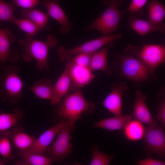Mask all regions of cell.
Returning <instances> with one entry per match:
<instances>
[{"mask_svg": "<svg viewBox=\"0 0 165 165\" xmlns=\"http://www.w3.org/2000/svg\"><path fill=\"white\" fill-rule=\"evenodd\" d=\"M23 115V112L17 108L15 109L12 113L0 111V132L7 131L16 126Z\"/></svg>", "mask_w": 165, "mask_h": 165, "instance_id": "d4e9b609", "label": "cell"}, {"mask_svg": "<svg viewBox=\"0 0 165 165\" xmlns=\"http://www.w3.org/2000/svg\"><path fill=\"white\" fill-rule=\"evenodd\" d=\"M95 108V104L87 101L81 89H78L66 96L59 108L58 114L60 117L74 124L81 118L82 113L91 114Z\"/></svg>", "mask_w": 165, "mask_h": 165, "instance_id": "277c9868", "label": "cell"}, {"mask_svg": "<svg viewBox=\"0 0 165 165\" xmlns=\"http://www.w3.org/2000/svg\"><path fill=\"white\" fill-rule=\"evenodd\" d=\"M156 121H159L161 123L160 126L164 129L165 126V100L163 97L160 101L158 105V111L155 116Z\"/></svg>", "mask_w": 165, "mask_h": 165, "instance_id": "d6a6232c", "label": "cell"}, {"mask_svg": "<svg viewBox=\"0 0 165 165\" xmlns=\"http://www.w3.org/2000/svg\"><path fill=\"white\" fill-rule=\"evenodd\" d=\"M128 17L129 22L128 28L134 30L142 36L155 31H158L165 34L164 23L155 24L149 20H141L132 15L129 16Z\"/></svg>", "mask_w": 165, "mask_h": 165, "instance_id": "2e32d148", "label": "cell"}, {"mask_svg": "<svg viewBox=\"0 0 165 165\" xmlns=\"http://www.w3.org/2000/svg\"><path fill=\"white\" fill-rule=\"evenodd\" d=\"M113 45V42L108 44L93 53L88 68L92 72L101 70L107 75H110L112 73L108 62L107 55L109 48Z\"/></svg>", "mask_w": 165, "mask_h": 165, "instance_id": "e0dca14e", "label": "cell"}, {"mask_svg": "<svg viewBox=\"0 0 165 165\" xmlns=\"http://www.w3.org/2000/svg\"><path fill=\"white\" fill-rule=\"evenodd\" d=\"M145 131V128L143 123L134 119H132L126 125L123 131L129 140L139 141L143 139Z\"/></svg>", "mask_w": 165, "mask_h": 165, "instance_id": "cb8c5ba5", "label": "cell"}, {"mask_svg": "<svg viewBox=\"0 0 165 165\" xmlns=\"http://www.w3.org/2000/svg\"><path fill=\"white\" fill-rule=\"evenodd\" d=\"M132 118L130 115L115 116L95 123L93 127L101 128L110 131H123Z\"/></svg>", "mask_w": 165, "mask_h": 165, "instance_id": "ffe728a7", "label": "cell"}, {"mask_svg": "<svg viewBox=\"0 0 165 165\" xmlns=\"http://www.w3.org/2000/svg\"><path fill=\"white\" fill-rule=\"evenodd\" d=\"M54 84L50 79H44L36 81L29 88L38 97L51 100L53 94Z\"/></svg>", "mask_w": 165, "mask_h": 165, "instance_id": "44dd1931", "label": "cell"}, {"mask_svg": "<svg viewBox=\"0 0 165 165\" xmlns=\"http://www.w3.org/2000/svg\"><path fill=\"white\" fill-rule=\"evenodd\" d=\"M92 158L90 165H108L115 157V156L109 155L101 151L97 145H94L91 149Z\"/></svg>", "mask_w": 165, "mask_h": 165, "instance_id": "83f0119b", "label": "cell"}, {"mask_svg": "<svg viewBox=\"0 0 165 165\" xmlns=\"http://www.w3.org/2000/svg\"><path fill=\"white\" fill-rule=\"evenodd\" d=\"M124 53H117L116 55V59L119 61L123 75L136 83L149 80L151 75L144 64L137 57Z\"/></svg>", "mask_w": 165, "mask_h": 165, "instance_id": "8992f818", "label": "cell"}, {"mask_svg": "<svg viewBox=\"0 0 165 165\" xmlns=\"http://www.w3.org/2000/svg\"><path fill=\"white\" fill-rule=\"evenodd\" d=\"M13 23L15 24L21 30L33 37L40 31L43 29L32 22L26 19L15 18Z\"/></svg>", "mask_w": 165, "mask_h": 165, "instance_id": "f1b7e54d", "label": "cell"}, {"mask_svg": "<svg viewBox=\"0 0 165 165\" xmlns=\"http://www.w3.org/2000/svg\"><path fill=\"white\" fill-rule=\"evenodd\" d=\"M33 38L26 34L24 35V39L18 40L19 44L22 46V50L24 51L21 58L26 62H31L35 59L39 71L43 69L47 71L49 70L47 59L49 50L50 48L56 46L57 40L51 34L47 35L46 41H44L34 39Z\"/></svg>", "mask_w": 165, "mask_h": 165, "instance_id": "6da1fadb", "label": "cell"}, {"mask_svg": "<svg viewBox=\"0 0 165 165\" xmlns=\"http://www.w3.org/2000/svg\"><path fill=\"white\" fill-rule=\"evenodd\" d=\"M71 77L68 66L66 64V67L61 75L57 78L54 84L53 94L51 100L52 105L59 103L61 98L70 90L71 86Z\"/></svg>", "mask_w": 165, "mask_h": 165, "instance_id": "ac0fdd59", "label": "cell"}, {"mask_svg": "<svg viewBox=\"0 0 165 165\" xmlns=\"http://www.w3.org/2000/svg\"><path fill=\"white\" fill-rule=\"evenodd\" d=\"M16 38L15 35L11 30L6 28H0V62L2 66L7 61L16 62L20 55L16 49H11V45Z\"/></svg>", "mask_w": 165, "mask_h": 165, "instance_id": "30bf717a", "label": "cell"}, {"mask_svg": "<svg viewBox=\"0 0 165 165\" xmlns=\"http://www.w3.org/2000/svg\"><path fill=\"white\" fill-rule=\"evenodd\" d=\"M145 148L150 153H153L163 159L165 156V134L164 129L158 125L148 126L145 128L143 138Z\"/></svg>", "mask_w": 165, "mask_h": 165, "instance_id": "9c48e42d", "label": "cell"}, {"mask_svg": "<svg viewBox=\"0 0 165 165\" xmlns=\"http://www.w3.org/2000/svg\"><path fill=\"white\" fill-rule=\"evenodd\" d=\"M60 0H43L40 4L47 8V15L56 20L61 25L60 31L63 34L69 32L72 28V24L64 11L60 5Z\"/></svg>", "mask_w": 165, "mask_h": 165, "instance_id": "8fae6325", "label": "cell"}, {"mask_svg": "<svg viewBox=\"0 0 165 165\" xmlns=\"http://www.w3.org/2000/svg\"><path fill=\"white\" fill-rule=\"evenodd\" d=\"M3 67L0 75V98L3 101L16 104L22 96L24 84L18 74L21 68L13 66Z\"/></svg>", "mask_w": 165, "mask_h": 165, "instance_id": "7a4b0ae2", "label": "cell"}, {"mask_svg": "<svg viewBox=\"0 0 165 165\" xmlns=\"http://www.w3.org/2000/svg\"><path fill=\"white\" fill-rule=\"evenodd\" d=\"M122 36L121 33L103 35L69 49H66L61 46L58 48L57 53L61 61H67L71 57L78 54L94 53L114 40L121 38Z\"/></svg>", "mask_w": 165, "mask_h": 165, "instance_id": "ba28073f", "label": "cell"}, {"mask_svg": "<svg viewBox=\"0 0 165 165\" xmlns=\"http://www.w3.org/2000/svg\"><path fill=\"white\" fill-rule=\"evenodd\" d=\"M21 14L23 19L32 22L43 30L50 29V27L46 26L48 16L42 11L33 8H23L21 10Z\"/></svg>", "mask_w": 165, "mask_h": 165, "instance_id": "603a6c76", "label": "cell"}, {"mask_svg": "<svg viewBox=\"0 0 165 165\" xmlns=\"http://www.w3.org/2000/svg\"><path fill=\"white\" fill-rule=\"evenodd\" d=\"M94 53L78 54L71 57L67 61H69L73 64L88 68Z\"/></svg>", "mask_w": 165, "mask_h": 165, "instance_id": "4dcf8cb0", "label": "cell"}, {"mask_svg": "<svg viewBox=\"0 0 165 165\" xmlns=\"http://www.w3.org/2000/svg\"><path fill=\"white\" fill-rule=\"evenodd\" d=\"M123 2V0H104V3L108 5L107 8L101 15L85 28L86 30L94 29L104 35L112 34L118 30L121 18L126 12L118 9Z\"/></svg>", "mask_w": 165, "mask_h": 165, "instance_id": "3957f363", "label": "cell"}, {"mask_svg": "<svg viewBox=\"0 0 165 165\" xmlns=\"http://www.w3.org/2000/svg\"><path fill=\"white\" fill-rule=\"evenodd\" d=\"M135 93L136 98L133 106L132 118L148 126L158 125L157 121L153 119L146 104L145 95L139 90H137Z\"/></svg>", "mask_w": 165, "mask_h": 165, "instance_id": "5bb4252c", "label": "cell"}, {"mask_svg": "<svg viewBox=\"0 0 165 165\" xmlns=\"http://www.w3.org/2000/svg\"><path fill=\"white\" fill-rule=\"evenodd\" d=\"M66 64L69 67L71 77L70 90L73 91L89 84L95 75L88 68L73 64L69 61Z\"/></svg>", "mask_w": 165, "mask_h": 165, "instance_id": "4fadbf2b", "label": "cell"}, {"mask_svg": "<svg viewBox=\"0 0 165 165\" xmlns=\"http://www.w3.org/2000/svg\"><path fill=\"white\" fill-rule=\"evenodd\" d=\"M64 119L44 131L36 139L32 146L28 150L45 154L53 140L63 125Z\"/></svg>", "mask_w": 165, "mask_h": 165, "instance_id": "9a60e30c", "label": "cell"}, {"mask_svg": "<svg viewBox=\"0 0 165 165\" xmlns=\"http://www.w3.org/2000/svg\"><path fill=\"white\" fill-rule=\"evenodd\" d=\"M17 6L23 8H32L40 4L39 0H13L12 2Z\"/></svg>", "mask_w": 165, "mask_h": 165, "instance_id": "836d02e7", "label": "cell"}, {"mask_svg": "<svg viewBox=\"0 0 165 165\" xmlns=\"http://www.w3.org/2000/svg\"><path fill=\"white\" fill-rule=\"evenodd\" d=\"M18 154L21 160L16 161V165H50L53 161L50 157L45 154L31 152L26 150L20 151Z\"/></svg>", "mask_w": 165, "mask_h": 165, "instance_id": "d6986e66", "label": "cell"}, {"mask_svg": "<svg viewBox=\"0 0 165 165\" xmlns=\"http://www.w3.org/2000/svg\"><path fill=\"white\" fill-rule=\"evenodd\" d=\"M12 132L8 130L0 132V155L3 158L9 160L13 157L10 142Z\"/></svg>", "mask_w": 165, "mask_h": 165, "instance_id": "4316f807", "label": "cell"}, {"mask_svg": "<svg viewBox=\"0 0 165 165\" xmlns=\"http://www.w3.org/2000/svg\"><path fill=\"white\" fill-rule=\"evenodd\" d=\"M136 164L138 165H165V162L160 160L148 158L137 162Z\"/></svg>", "mask_w": 165, "mask_h": 165, "instance_id": "e575fe53", "label": "cell"}, {"mask_svg": "<svg viewBox=\"0 0 165 165\" xmlns=\"http://www.w3.org/2000/svg\"><path fill=\"white\" fill-rule=\"evenodd\" d=\"M36 139L20 128H16L12 132L11 139L15 147L20 151L29 149Z\"/></svg>", "mask_w": 165, "mask_h": 165, "instance_id": "7402d4cb", "label": "cell"}, {"mask_svg": "<svg viewBox=\"0 0 165 165\" xmlns=\"http://www.w3.org/2000/svg\"><path fill=\"white\" fill-rule=\"evenodd\" d=\"M127 87L125 83L112 85V91L102 104L111 113L115 116H122V98Z\"/></svg>", "mask_w": 165, "mask_h": 165, "instance_id": "7c38bea8", "label": "cell"}, {"mask_svg": "<svg viewBox=\"0 0 165 165\" xmlns=\"http://www.w3.org/2000/svg\"><path fill=\"white\" fill-rule=\"evenodd\" d=\"M148 20L156 24L162 23L165 16L164 5L158 0H149L147 6Z\"/></svg>", "mask_w": 165, "mask_h": 165, "instance_id": "484cf974", "label": "cell"}, {"mask_svg": "<svg viewBox=\"0 0 165 165\" xmlns=\"http://www.w3.org/2000/svg\"><path fill=\"white\" fill-rule=\"evenodd\" d=\"M148 0H131L126 11L132 15H141L143 12L142 9Z\"/></svg>", "mask_w": 165, "mask_h": 165, "instance_id": "1f68e13d", "label": "cell"}, {"mask_svg": "<svg viewBox=\"0 0 165 165\" xmlns=\"http://www.w3.org/2000/svg\"><path fill=\"white\" fill-rule=\"evenodd\" d=\"M14 4L0 0V21L13 22L15 18L14 15Z\"/></svg>", "mask_w": 165, "mask_h": 165, "instance_id": "f546056e", "label": "cell"}, {"mask_svg": "<svg viewBox=\"0 0 165 165\" xmlns=\"http://www.w3.org/2000/svg\"><path fill=\"white\" fill-rule=\"evenodd\" d=\"M9 160L7 159L4 158L2 159L0 158V165H3L7 163Z\"/></svg>", "mask_w": 165, "mask_h": 165, "instance_id": "d590c367", "label": "cell"}, {"mask_svg": "<svg viewBox=\"0 0 165 165\" xmlns=\"http://www.w3.org/2000/svg\"><path fill=\"white\" fill-rule=\"evenodd\" d=\"M124 53L139 58L148 68L151 75L157 67L165 62V48L162 45L144 44L140 49L130 44Z\"/></svg>", "mask_w": 165, "mask_h": 165, "instance_id": "5b68a950", "label": "cell"}, {"mask_svg": "<svg viewBox=\"0 0 165 165\" xmlns=\"http://www.w3.org/2000/svg\"><path fill=\"white\" fill-rule=\"evenodd\" d=\"M74 127V124L64 119L63 125L57 134L56 140L48 148L46 152L53 162H60L71 153L73 145L70 142L72 138L70 134Z\"/></svg>", "mask_w": 165, "mask_h": 165, "instance_id": "52a82bcc", "label": "cell"}]
</instances>
